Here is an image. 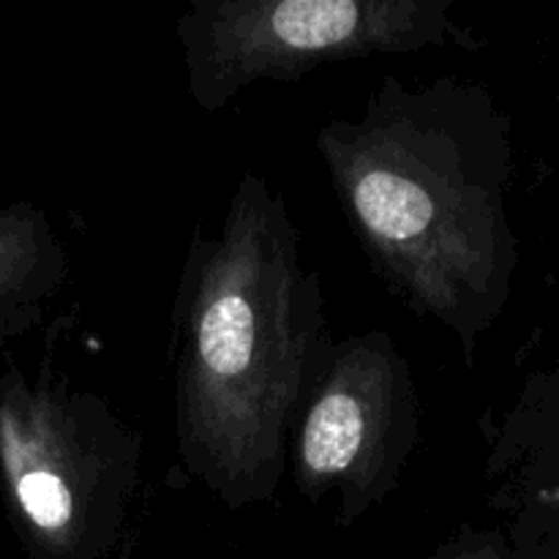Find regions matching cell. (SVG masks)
Wrapping results in <instances>:
<instances>
[{
  "label": "cell",
  "mask_w": 559,
  "mask_h": 559,
  "mask_svg": "<svg viewBox=\"0 0 559 559\" xmlns=\"http://www.w3.org/2000/svg\"><path fill=\"white\" fill-rule=\"evenodd\" d=\"M355 205L371 233L391 240L415 238L435 216L431 197L415 180L391 173L366 175L355 191Z\"/></svg>",
  "instance_id": "obj_1"
},
{
  "label": "cell",
  "mask_w": 559,
  "mask_h": 559,
  "mask_svg": "<svg viewBox=\"0 0 559 559\" xmlns=\"http://www.w3.org/2000/svg\"><path fill=\"white\" fill-rule=\"evenodd\" d=\"M364 437V413L349 393H331L311 413L304 456L314 473H338L355 459Z\"/></svg>",
  "instance_id": "obj_2"
},
{
  "label": "cell",
  "mask_w": 559,
  "mask_h": 559,
  "mask_svg": "<svg viewBox=\"0 0 559 559\" xmlns=\"http://www.w3.org/2000/svg\"><path fill=\"white\" fill-rule=\"evenodd\" d=\"M254 347V314L238 295H222L207 306L200 325V355L222 377H235L249 366Z\"/></svg>",
  "instance_id": "obj_3"
},
{
  "label": "cell",
  "mask_w": 559,
  "mask_h": 559,
  "mask_svg": "<svg viewBox=\"0 0 559 559\" xmlns=\"http://www.w3.org/2000/svg\"><path fill=\"white\" fill-rule=\"evenodd\" d=\"M360 9L349 0H287L273 11V31L289 47L320 49L358 27Z\"/></svg>",
  "instance_id": "obj_4"
},
{
  "label": "cell",
  "mask_w": 559,
  "mask_h": 559,
  "mask_svg": "<svg viewBox=\"0 0 559 559\" xmlns=\"http://www.w3.org/2000/svg\"><path fill=\"white\" fill-rule=\"evenodd\" d=\"M538 533L535 559H559V369L544 393L538 453Z\"/></svg>",
  "instance_id": "obj_5"
},
{
  "label": "cell",
  "mask_w": 559,
  "mask_h": 559,
  "mask_svg": "<svg viewBox=\"0 0 559 559\" xmlns=\"http://www.w3.org/2000/svg\"><path fill=\"white\" fill-rule=\"evenodd\" d=\"M14 491L22 513L38 530H60L71 519V495L63 480L47 469H16Z\"/></svg>",
  "instance_id": "obj_6"
},
{
  "label": "cell",
  "mask_w": 559,
  "mask_h": 559,
  "mask_svg": "<svg viewBox=\"0 0 559 559\" xmlns=\"http://www.w3.org/2000/svg\"><path fill=\"white\" fill-rule=\"evenodd\" d=\"M16 233L11 224L0 222V314H3V298L14 289L11 278H14L16 265Z\"/></svg>",
  "instance_id": "obj_7"
}]
</instances>
